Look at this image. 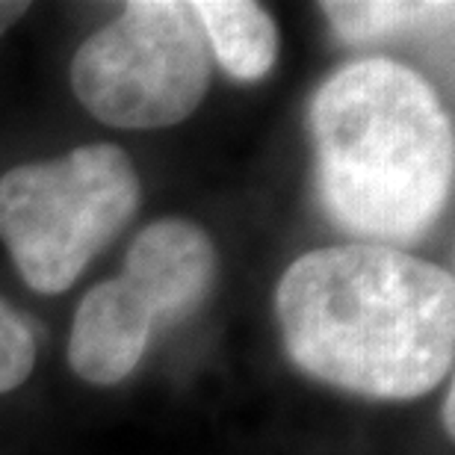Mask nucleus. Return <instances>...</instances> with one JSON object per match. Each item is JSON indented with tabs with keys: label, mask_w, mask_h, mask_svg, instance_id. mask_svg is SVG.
I'll return each mask as SVG.
<instances>
[{
	"label": "nucleus",
	"mask_w": 455,
	"mask_h": 455,
	"mask_svg": "<svg viewBox=\"0 0 455 455\" xmlns=\"http://www.w3.org/2000/svg\"><path fill=\"white\" fill-rule=\"evenodd\" d=\"M36 367V334L18 311L0 299V396L21 387Z\"/></svg>",
	"instance_id": "6e6552de"
},
{
	"label": "nucleus",
	"mask_w": 455,
	"mask_h": 455,
	"mask_svg": "<svg viewBox=\"0 0 455 455\" xmlns=\"http://www.w3.org/2000/svg\"><path fill=\"white\" fill-rule=\"evenodd\" d=\"M27 9H30V4H15V0H9V4H0V36H4L12 24L21 21Z\"/></svg>",
	"instance_id": "1a4fd4ad"
},
{
	"label": "nucleus",
	"mask_w": 455,
	"mask_h": 455,
	"mask_svg": "<svg viewBox=\"0 0 455 455\" xmlns=\"http://www.w3.org/2000/svg\"><path fill=\"white\" fill-rule=\"evenodd\" d=\"M325 21L346 44H387L423 33H450L452 4H394V0H329Z\"/></svg>",
	"instance_id": "0eeeda50"
},
{
	"label": "nucleus",
	"mask_w": 455,
	"mask_h": 455,
	"mask_svg": "<svg viewBox=\"0 0 455 455\" xmlns=\"http://www.w3.org/2000/svg\"><path fill=\"white\" fill-rule=\"evenodd\" d=\"M140 175L124 148L84 145L0 178V240L36 293L57 296L140 211Z\"/></svg>",
	"instance_id": "7ed1b4c3"
},
{
	"label": "nucleus",
	"mask_w": 455,
	"mask_h": 455,
	"mask_svg": "<svg viewBox=\"0 0 455 455\" xmlns=\"http://www.w3.org/2000/svg\"><path fill=\"white\" fill-rule=\"evenodd\" d=\"M452 403H455V387L450 385L447 387V396H443V408H441V423H443V429H447V435H452L455 432V408H452Z\"/></svg>",
	"instance_id": "9d476101"
},
{
	"label": "nucleus",
	"mask_w": 455,
	"mask_h": 455,
	"mask_svg": "<svg viewBox=\"0 0 455 455\" xmlns=\"http://www.w3.org/2000/svg\"><path fill=\"white\" fill-rule=\"evenodd\" d=\"M220 269L213 240L189 220L145 225L127 249L124 272L95 284L80 302L68 363L80 379L113 387L140 367L157 334L207 302Z\"/></svg>",
	"instance_id": "20e7f679"
},
{
	"label": "nucleus",
	"mask_w": 455,
	"mask_h": 455,
	"mask_svg": "<svg viewBox=\"0 0 455 455\" xmlns=\"http://www.w3.org/2000/svg\"><path fill=\"white\" fill-rule=\"evenodd\" d=\"M211 48V57L240 84H258L278 60V24L267 9L245 0L189 4Z\"/></svg>",
	"instance_id": "423d86ee"
},
{
	"label": "nucleus",
	"mask_w": 455,
	"mask_h": 455,
	"mask_svg": "<svg viewBox=\"0 0 455 455\" xmlns=\"http://www.w3.org/2000/svg\"><path fill=\"white\" fill-rule=\"evenodd\" d=\"M284 349L323 385L367 399H417L452 372L455 278L390 245L302 254L275 287Z\"/></svg>",
	"instance_id": "f257e3e1"
},
{
	"label": "nucleus",
	"mask_w": 455,
	"mask_h": 455,
	"mask_svg": "<svg viewBox=\"0 0 455 455\" xmlns=\"http://www.w3.org/2000/svg\"><path fill=\"white\" fill-rule=\"evenodd\" d=\"M316 198L329 220L370 245L432 231L452 196L455 133L438 92L390 57L334 68L311 98Z\"/></svg>",
	"instance_id": "f03ea898"
},
{
	"label": "nucleus",
	"mask_w": 455,
	"mask_h": 455,
	"mask_svg": "<svg viewBox=\"0 0 455 455\" xmlns=\"http://www.w3.org/2000/svg\"><path fill=\"white\" fill-rule=\"evenodd\" d=\"M211 48L189 4L136 0L71 60V89L98 122L157 131L189 118L211 86Z\"/></svg>",
	"instance_id": "39448f33"
}]
</instances>
